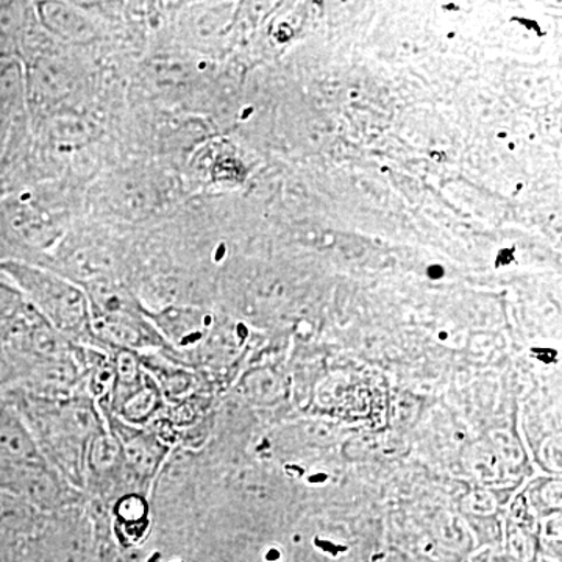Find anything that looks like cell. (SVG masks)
<instances>
[{
    "label": "cell",
    "mask_w": 562,
    "mask_h": 562,
    "mask_svg": "<svg viewBox=\"0 0 562 562\" xmlns=\"http://www.w3.org/2000/svg\"><path fill=\"white\" fill-rule=\"evenodd\" d=\"M0 268L57 330L68 335L91 330L90 301L77 284L25 262L7 261Z\"/></svg>",
    "instance_id": "cell-1"
},
{
    "label": "cell",
    "mask_w": 562,
    "mask_h": 562,
    "mask_svg": "<svg viewBox=\"0 0 562 562\" xmlns=\"http://www.w3.org/2000/svg\"><path fill=\"white\" fill-rule=\"evenodd\" d=\"M117 439L121 447L122 461L125 468L138 480L151 479L160 465L162 453L161 443L157 442L154 436L146 435L144 431L133 430L128 425H114Z\"/></svg>",
    "instance_id": "cell-2"
},
{
    "label": "cell",
    "mask_w": 562,
    "mask_h": 562,
    "mask_svg": "<svg viewBox=\"0 0 562 562\" xmlns=\"http://www.w3.org/2000/svg\"><path fill=\"white\" fill-rule=\"evenodd\" d=\"M22 72L20 63L0 57V103L14 101L20 95Z\"/></svg>",
    "instance_id": "cell-3"
},
{
    "label": "cell",
    "mask_w": 562,
    "mask_h": 562,
    "mask_svg": "<svg viewBox=\"0 0 562 562\" xmlns=\"http://www.w3.org/2000/svg\"><path fill=\"white\" fill-rule=\"evenodd\" d=\"M5 379V368H3V362L0 361V382Z\"/></svg>",
    "instance_id": "cell-4"
}]
</instances>
